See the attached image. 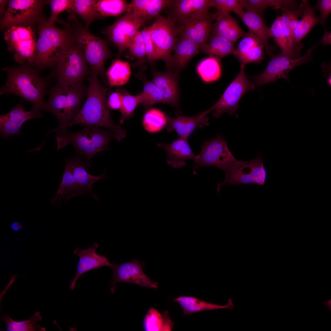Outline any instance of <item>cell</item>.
<instances>
[{
	"instance_id": "cell-1",
	"label": "cell",
	"mask_w": 331,
	"mask_h": 331,
	"mask_svg": "<svg viewBox=\"0 0 331 331\" xmlns=\"http://www.w3.org/2000/svg\"><path fill=\"white\" fill-rule=\"evenodd\" d=\"M88 81L86 101L76 117L65 128L77 124L106 127L112 131L115 139L121 140L125 137L126 131L112 121L106 98L107 89L100 84L95 74L92 73Z\"/></svg>"
},
{
	"instance_id": "cell-2",
	"label": "cell",
	"mask_w": 331,
	"mask_h": 331,
	"mask_svg": "<svg viewBox=\"0 0 331 331\" xmlns=\"http://www.w3.org/2000/svg\"><path fill=\"white\" fill-rule=\"evenodd\" d=\"M7 73L6 84L0 89V94H13L31 102L33 108L44 109V96L48 80L41 77L36 71L26 66L2 69Z\"/></svg>"
},
{
	"instance_id": "cell-3",
	"label": "cell",
	"mask_w": 331,
	"mask_h": 331,
	"mask_svg": "<svg viewBox=\"0 0 331 331\" xmlns=\"http://www.w3.org/2000/svg\"><path fill=\"white\" fill-rule=\"evenodd\" d=\"M57 151L69 144L74 147L76 154L81 155L87 166L91 158L97 153L109 150L108 145L114 134L99 127L85 125L82 130L72 133L66 128L56 131Z\"/></svg>"
},
{
	"instance_id": "cell-4",
	"label": "cell",
	"mask_w": 331,
	"mask_h": 331,
	"mask_svg": "<svg viewBox=\"0 0 331 331\" xmlns=\"http://www.w3.org/2000/svg\"><path fill=\"white\" fill-rule=\"evenodd\" d=\"M34 64L43 67L56 65L74 38V34L42 22L39 26Z\"/></svg>"
},
{
	"instance_id": "cell-5",
	"label": "cell",
	"mask_w": 331,
	"mask_h": 331,
	"mask_svg": "<svg viewBox=\"0 0 331 331\" xmlns=\"http://www.w3.org/2000/svg\"><path fill=\"white\" fill-rule=\"evenodd\" d=\"M86 90L83 86L76 88L58 85L48 92L49 98L45 103L44 109L53 113L57 118L59 126L49 133L65 128L81 110V106Z\"/></svg>"
},
{
	"instance_id": "cell-6",
	"label": "cell",
	"mask_w": 331,
	"mask_h": 331,
	"mask_svg": "<svg viewBox=\"0 0 331 331\" xmlns=\"http://www.w3.org/2000/svg\"><path fill=\"white\" fill-rule=\"evenodd\" d=\"M87 63L74 38L56 64L58 84L76 88L83 87Z\"/></svg>"
},
{
	"instance_id": "cell-7",
	"label": "cell",
	"mask_w": 331,
	"mask_h": 331,
	"mask_svg": "<svg viewBox=\"0 0 331 331\" xmlns=\"http://www.w3.org/2000/svg\"><path fill=\"white\" fill-rule=\"evenodd\" d=\"M224 180L218 184L217 191L226 185L250 184L259 186L265 183L267 173L264 160L259 153L257 157L244 162L236 160L225 172Z\"/></svg>"
},
{
	"instance_id": "cell-8",
	"label": "cell",
	"mask_w": 331,
	"mask_h": 331,
	"mask_svg": "<svg viewBox=\"0 0 331 331\" xmlns=\"http://www.w3.org/2000/svg\"><path fill=\"white\" fill-rule=\"evenodd\" d=\"M74 40L81 50L92 73L102 74L106 61L111 55L107 43L93 35L85 27H77Z\"/></svg>"
},
{
	"instance_id": "cell-9",
	"label": "cell",
	"mask_w": 331,
	"mask_h": 331,
	"mask_svg": "<svg viewBox=\"0 0 331 331\" xmlns=\"http://www.w3.org/2000/svg\"><path fill=\"white\" fill-rule=\"evenodd\" d=\"M245 65H240V71L234 80L225 90L219 100L211 107L200 113L205 116L214 111L213 116L216 118L220 116L225 112L230 115H237L236 110L239 107V102L243 96L248 91L253 90L255 87L248 79L245 72Z\"/></svg>"
},
{
	"instance_id": "cell-10",
	"label": "cell",
	"mask_w": 331,
	"mask_h": 331,
	"mask_svg": "<svg viewBox=\"0 0 331 331\" xmlns=\"http://www.w3.org/2000/svg\"><path fill=\"white\" fill-rule=\"evenodd\" d=\"M4 37L8 50L14 52L13 57L16 62L34 64L37 40L31 27H11L5 32Z\"/></svg>"
},
{
	"instance_id": "cell-11",
	"label": "cell",
	"mask_w": 331,
	"mask_h": 331,
	"mask_svg": "<svg viewBox=\"0 0 331 331\" xmlns=\"http://www.w3.org/2000/svg\"><path fill=\"white\" fill-rule=\"evenodd\" d=\"M236 160L226 140L219 134L202 144L200 153L194 161L193 173L196 174L197 169L205 166L217 167L225 172Z\"/></svg>"
},
{
	"instance_id": "cell-12",
	"label": "cell",
	"mask_w": 331,
	"mask_h": 331,
	"mask_svg": "<svg viewBox=\"0 0 331 331\" xmlns=\"http://www.w3.org/2000/svg\"><path fill=\"white\" fill-rule=\"evenodd\" d=\"M317 47L309 48L306 54L297 59L291 58L282 52L272 56L264 70L252 78V83L256 87L283 78L289 82L288 73L296 66L307 63L311 60L312 53Z\"/></svg>"
},
{
	"instance_id": "cell-13",
	"label": "cell",
	"mask_w": 331,
	"mask_h": 331,
	"mask_svg": "<svg viewBox=\"0 0 331 331\" xmlns=\"http://www.w3.org/2000/svg\"><path fill=\"white\" fill-rule=\"evenodd\" d=\"M151 37L155 51V60L164 61L167 67L179 36L176 25L168 17H156L151 25Z\"/></svg>"
},
{
	"instance_id": "cell-14",
	"label": "cell",
	"mask_w": 331,
	"mask_h": 331,
	"mask_svg": "<svg viewBox=\"0 0 331 331\" xmlns=\"http://www.w3.org/2000/svg\"><path fill=\"white\" fill-rule=\"evenodd\" d=\"M43 5L36 0H11L1 21V26L9 28L29 25L38 21Z\"/></svg>"
},
{
	"instance_id": "cell-15",
	"label": "cell",
	"mask_w": 331,
	"mask_h": 331,
	"mask_svg": "<svg viewBox=\"0 0 331 331\" xmlns=\"http://www.w3.org/2000/svg\"><path fill=\"white\" fill-rule=\"evenodd\" d=\"M218 16L208 10L183 21L177 27L179 36L194 42L200 48L207 43L211 35L213 21Z\"/></svg>"
},
{
	"instance_id": "cell-16",
	"label": "cell",
	"mask_w": 331,
	"mask_h": 331,
	"mask_svg": "<svg viewBox=\"0 0 331 331\" xmlns=\"http://www.w3.org/2000/svg\"><path fill=\"white\" fill-rule=\"evenodd\" d=\"M112 268L113 275L110 284L112 293L114 292L115 287L119 282H129L144 287L157 288L158 283L151 280L143 272L144 263L138 259L123 264L113 262Z\"/></svg>"
},
{
	"instance_id": "cell-17",
	"label": "cell",
	"mask_w": 331,
	"mask_h": 331,
	"mask_svg": "<svg viewBox=\"0 0 331 331\" xmlns=\"http://www.w3.org/2000/svg\"><path fill=\"white\" fill-rule=\"evenodd\" d=\"M42 116L39 110L32 107L29 111L25 110L18 103L9 112L0 116L1 136L6 139L10 136L20 134V128L27 120Z\"/></svg>"
},
{
	"instance_id": "cell-18",
	"label": "cell",
	"mask_w": 331,
	"mask_h": 331,
	"mask_svg": "<svg viewBox=\"0 0 331 331\" xmlns=\"http://www.w3.org/2000/svg\"><path fill=\"white\" fill-rule=\"evenodd\" d=\"M98 247V244L94 243L87 249L77 248L74 251V253L79 257V260L75 275L70 283L69 287L71 290L74 288L78 279L82 275L102 267H112V264L106 256L97 253L96 250Z\"/></svg>"
},
{
	"instance_id": "cell-19",
	"label": "cell",
	"mask_w": 331,
	"mask_h": 331,
	"mask_svg": "<svg viewBox=\"0 0 331 331\" xmlns=\"http://www.w3.org/2000/svg\"><path fill=\"white\" fill-rule=\"evenodd\" d=\"M210 2V0H173L169 8L168 17L176 25H178L185 20L208 10Z\"/></svg>"
},
{
	"instance_id": "cell-20",
	"label": "cell",
	"mask_w": 331,
	"mask_h": 331,
	"mask_svg": "<svg viewBox=\"0 0 331 331\" xmlns=\"http://www.w3.org/2000/svg\"><path fill=\"white\" fill-rule=\"evenodd\" d=\"M237 14L248 27L249 32L260 40L267 53L271 55L275 49L269 42V38H272V35L270 28L265 25L262 16L243 10Z\"/></svg>"
},
{
	"instance_id": "cell-21",
	"label": "cell",
	"mask_w": 331,
	"mask_h": 331,
	"mask_svg": "<svg viewBox=\"0 0 331 331\" xmlns=\"http://www.w3.org/2000/svg\"><path fill=\"white\" fill-rule=\"evenodd\" d=\"M66 160L71 169L75 183L81 195L90 193L96 200H99L98 198L92 192V185L94 182L100 180L108 178L104 175L106 170L100 175L94 176L87 171L85 164L80 157L77 156Z\"/></svg>"
},
{
	"instance_id": "cell-22",
	"label": "cell",
	"mask_w": 331,
	"mask_h": 331,
	"mask_svg": "<svg viewBox=\"0 0 331 331\" xmlns=\"http://www.w3.org/2000/svg\"><path fill=\"white\" fill-rule=\"evenodd\" d=\"M200 50L199 46L192 41L183 37L178 39L167 67L169 71L179 75L186 66L189 61Z\"/></svg>"
},
{
	"instance_id": "cell-23",
	"label": "cell",
	"mask_w": 331,
	"mask_h": 331,
	"mask_svg": "<svg viewBox=\"0 0 331 331\" xmlns=\"http://www.w3.org/2000/svg\"><path fill=\"white\" fill-rule=\"evenodd\" d=\"M158 146L167 153V163L174 168H181L186 165L185 161L196 160L197 155L192 151L188 140L178 138L169 144L158 143Z\"/></svg>"
},
{
	"instance_id": "cell-24",
	"label": "cell",
	"mask_w": 331,
	"mask_h": 331,
	"mask_svg": "<svg viewBox=\"0 0 331 331\" xmlns=\"http://www.w3.org/2000/svg\"><path fill=\"white\" fill-rule=\"evenodd\" d=\"M167 131L170 132L174 130L177 133L178 138L187 140L196 128H201L209 124L207 117L202 116L199 114L194 116H181L176 118L167 115Z\"/></svg>"
},
{
	"instance_id": "cell-25",
	"label": "cell",
	"mask_w": 331,
	"mask_h": 331,
	"mask_svg": "<svg viewBox=\"0 0 331 331\" xmlns=\"http://www.w3.org/2000/svg\"><path fill=\"white\" fill-rule=\"evenodd\" d=\"M152 82L161 92L168 104L178 109L179 93L178 86V75L170 71L153 72Z\"/></svg>"
},
{
	"instance_id": "cell-26",
	"label": "cell",
	"mask_w": 331,
	"mask_h": 331,
	"mask_svg": "<svg viewBox=\"0 0 331 331\" xmlns=\"http://www.w3.org/2000/svg\"><path fill=\"white\" fill-rule=\"evenodd\" d=\"M300 20L298 21L294 33L295 45L296 50L300 52L303 47L301 41L314 27L319 23V18L314 13L308 1L302 0L298 9Z\"/></svg>"
},
{
	"instance_id": "cell-27",
	"label": "cell",
	"mask_w": 331,
	"mask_h": 331,
	"mask_svg": "<svg viewBox=\"0 0 331 331\" xmlns=\"http://www.w3.org/2000/svg\"><path fill=\"white\" fill-rule=\"evenodd\" d=\"M215 20L211 33L222 36L234 43L245 33L236 19L229 13L218 15Z\"/></svg>"
},
{
	"instance_id": "cell-28",
	"label": "cell",
	"mask_w": 331,
	"mask_h": 331,
	"mask_svg": "<svg viewBox=\"0 0 331 331\" xmlns=\"http://www.w3.org/2000/svg\"><path fill=\"white\" fill-rule=\"evenodd\" d=\"M173 0H133L131 9L144 23L159 15L163 10L169 8Z\"/></svg>"
},
{
	"instance_id": "cell-29",
	"label": "cell",
	"mask_w": 331,
	"mask_h": 331,
	"mask_svg": "<svg viewBox=\"0 0 331 331\" xmlns=\"http://www.w3.org/2000/svg\"><path fill=\"white\" fill-rule=\"evenodd\" d=\"M182 309L183 312L185 315H190L197 312L220 309H229L232 310L234 307L233 302L229 299L227 303L221 305L200 300L194 297L180 296L175 299Z\"/></svg>"
},
{
	"instance_id": "cell-30",
	"label": "cell",
	"mask_w": 331,
	"mask_h": 331,
	"mask_svg": "<svg viewBox=\"0 0 331 331\" xmlns=\"http://www.w3.org/2000/svg\"><path fill=\"white\" fill-rule=\"evenodd\" d=\"M243 9L261 16L268 7L278 10L286 9L296 10L299 6L297 2L293 0H240Z\"/></svg>"
},
{
	"instance_id": "cell-31",
	"label": "cell",
	"mask_w": 331,
	"mask_h": 331,
	"mask_svg": "<svg viewBox=\"0 0 331 331\" xmlns=\"http://www.w3.org/2000/svg\"><path fill=\"white\" fill-rule=\"evenodd\" d=\"M209 42L200 49L202 52L219 61L228 55H233L235 51L234 44L225 38L212 34L209 38Z\"/></svg>"
},
{
	"instance_id": "cell-32",
	"label": "cell",
	"mask_w": 331,
	"mask_h": 331,
	"mask_svg": "<svg viewBox=\"0 0 331 331\" xmlns=\"http://www.w3.org/2000/svg\"><path fill=\"white\" fill-rule=\"evenodd\" d=\"M65 163V170L62 181L56 196L51 199L52 204L59 203L63 199L67 200L72 197L81 195L75 183L70 166L66 160Z\"/></svg>"
},
{
	"instance_id": "cell-33",
	"label": "cell",
	"mask_w": 331,
	"mask_h": 331,
	"mask_svg": "<svg viewBox=\"0 0 331 331\" xmlns=\"http://www.w3.org/2000/svg\"><path fill=\"white\" fill-rule=\"evenodd\" d=\"M131 74L129 63L118 59L113 61L106 72L110 87L124 85L129 80Z\"/></svg>"
},
{
	"instance_id": "cell-34",
	"label": "cell",
	"mask_w": 331,
	"mask_h": 331,
	"mask_svg": "<svg viewBox=\"0 0 331 331\" xmlns=\"http://www.w3.org/2000/svg\"><path fill=\"white\" fill-rule=\"evenodd\" d=\"M173 324L166 311L162 315L157 310L150 309L144 320V329L146 331H171Z\"/></svg>"
},
{
	"instance_id": "cell-35",
	"label": "cell",
	"mask_w": 331,
	"mask_h": 331,
	"mask_svg": "<svg viewBox=\"0 0 331 331\" xmlns=\"http://www.w3.org/2000/svg\"><path fill=\"white\" fill-rule=\"evenodd\" d=\"M96 0H74L72 11L84 21L85 27L88 29L95 20L100 18L96 7Z\"/></svg>"
},
{
	"instance_id": "cell-36",
	"label": "cell",
	"mask_w": 331,
	"mask_h": 331,
	"mask_svg": "<svg viewBox=\"0 0 331 331\" xmlns=\"http://www.w3.org/2000/svg\"><path fill=\"white\" fill-rule=\"evenodd\" d=\"M281 13L280 23L288 44L292 49L300 53L295 49L294 40L295 31L299 17L298 9L290 10L283 9Z\"/></svg>"
},
{
	"instance_id": "cell-37",
	"label": "cell",
	"mask_w": 331,
	"mask_h": 331,
	"mask_svg": "<svg viewBox=\"0 0 331 331\" xmlns=\"http://www.w3.org/2000/svg\"><path fill=\"white\" fill-rule=\"evenodd\" d=\"M131 7L130 4L124 0H98L96 3L100 18L120 15L126 13Z\"/></svg>"
},
{
	"instance_id": "cell-38",
	"label": "cell",
	"mask_w": 331,
	"mask_h": 331,
	"mask_svg": "<svg viewBox=\"0 0 331 331\" xmlns=\"http://www.w3.org/2000/svg\"><path fill=\"white\" fill-rule=\"evenodd\" d=\"M1 318L6 325L7 331H45L46 329L36 324V322L42 319L39 312H36L28 320L20 321H14L8 315H5Z\"/></svg>"
},
{
	"instance_id": "cell-39",
	"label": "cell",
	"mask_w": 331,
	"mask_h": 331,
	"mask_svg": "<svg viewBox=\"0 0 331 331\" xmlns=\"http://www.w3.org/2000/svg\"><path fill=\"white\" fill-rule=\"evenodd\" d=\"M114 24L131 41L139 31V29L140 26L144 24L131 8Z\"/></svg>"
},
{
	"instance_id": "cell-40",
	"label": "cell",
	"mask_w": 331,
	"mask_h": 331,
	"mask_svg": "<svg viewBox=\"0 0 331 331\" xmlns=\"http://www.w3.org/2000/svg\"><path fill=\"white\" fill-rule=\"evenodd\" d=\"M220 61L209 57L201 61L198 65L197 70L199 75L205 82H211L218 79L221 75Z\"/></svg>"
},
{
	"instance_id": "cell-41",
	"label": "cell",
	"mask_w": 331,
	"mask_h": 331,
	"mask_svg": "<svg viewBox=\"0 0 331 331\" xmlns=\"http://www.w3.org/2000/svg\"><path fill=\"white\" fill-rule=\"evenodd\" d=\"M270 29L272 38L281 50V52L293 59L300 57V53L292 49L289 46L282 30L280 23V16L278 15L272 24Z\"/></svg>"
},
{
	"instance_id": "cell-42",
	"label": "cell",
	"mask_w": 331,
	"mask_h": 331,
	"mask_svg": "<svg viewBox=\"0 0 331 331\" xmlns=\"http://www.w3.org/2000/svg\"><path fill=\"white\" fill-rule=\"evenodd\" d=\"M143 122V127L147 131L150 133L157 132L166 127L167 115L158 109L152 108L145 114Z\"/></svg>"
},
{
	"instance_id": "cell-43",
	"label": "cell",
	"mask_w": 331,
	"mask_h": 331,
	"mask_svg": "<svg viewBox=\"0 0 331 331\" xmlns=\"http://www.w3.org/2000/svg\"><path fill=\"white\" fill-rule=\"evenodd\" d=\"M140 94L141 103L146 108L158 103H165L161 92L152 81L145 82L143 91Z\"/></svg>"
},
{
	"instance_id": "cell-44",
	"label": "cell",
	"mask_w": 331,
	"mask_h": 331,
	"mask_svg": "<svg viewBox=\"0 0 331 331\" xmlns=\"http://www.w3.org/2000/svg\"><path fill=\"white\" fill-rule=\"evenodd\" d=\"M103 33L108 36L109 40L117 47L119 56L128 48L131 41L114 24L108 27L104 31Z\"/></svg>"
},
{
	"instance_id": "cell-45",
	"label": "cell",
	"mask_w": 331,
	"mask_h": 331,
	"mask_svg": "<svg viewBox=\"0 0 331 331\" xmlns=\"http://www.w3.org/2000/svg\"><path fill=\"white\" fill-rule=\"evenodd\" d=\"M142 102L140 94L133 96L129 94L123 95L121 107L120 109L122 116L120 120L121 124L123 123L132 115L137 105Z\"/></svg>"
},
{
	"instance_id": "cell-46",
	"label": "cell",
	"mask_w": 331,
	"mask_h": 331,
	"mask_svg": "<svg viewBox=\"0 0 331 331\" xmlns=\"http://www.w3.org/2000/svg\"><path fill=\"white\" fill-rule=\"evenodd\" d=\"M260 44H262L261 41L254 35L249 32L245 33L238 44L233 55L239 61L248 51Z\"/></svg>"
},
{
	"instance_id": "cell-47",
	"label": "cell",
	"mask_w": 331,
	"mask_h": 331,
	"mask_svg": "<svg viewBox=\"0 0 331 331\" xmlns=\"http://www.w3.org/2000/svg\"><path fill=\"white\" fill-rule=\"evenodd\" d=\"M210 5L216 9L218 15L231 12L237 14L243 10L240 0H210Z\"/></svg>"
},
{
	"instance_id": "cell-48",
	"label": "cell",
	"mask_w": 331,
	"mask_h": 331,
	"mask_svg": "<svg viewBox=\"0 0 331 331\" xmlns=\"http://www.w3.org/2000/svg\"><path fill=\"white\" fill-rule=\"evenodd\" d=\"M131 54L138 60L135 66L144 63L146 56L145 46L142 36L139 31L131 40L128 48Z\"/></svg>"
},
{
	"instance_id": "cell-49",
	"label": "cell",
	"mask_w": 331,
	"mask_h": 331,
	"mask_svg": "<svg viewBox=\"0 0 331 331\" xmlns=\"http://www.w3.org/2000/svg\"><path fill=\"white\" fill-rule=\"evenodd\" d=\"M51 9V16L48 22L54 24L58 16L65 10H70L72 8L74 0H52L48 1Z\"/></svg>"
},
{
	"instance_id": "cell-50",
	"label": "cell",
	"mask_w": 331,
	"mask_h": 331,
	"mask_svg": "<svg viewBox=\"0 0 331 331\" xmlns=\"http://www.w3.org/2000/svg\"><path fill=\"white\" fill-rule=\"evenodd\" d=\"M264 47L262 44L255 46L246 54L238 61L240 65L249 63H259L265 59Z\"/></svg>"
},
{
	"instance_id": "cell-51",
	"label": "cell",
	"mask_w": 331,
	"mask_h": 331,
	"mask_svg": "<svg viewBox=\"0 0 331 331\" xmlns=\"http://www.w3.org/2000/svg\"><path fill=\"white\" fill-rule=\"evenodd\" d=\"M151 25L145 27L140 32L143 41L147 60L152 62L155 60V51L151 37Z\"/></svg>"
},
{
	"instance_id": "cell-52",
	"label": "cell",
	"mask_w": 331,
	"mask_h": 331,
	"mask_svg": "<svg viewBox=\"0 0 331 331\" xmlns=\"http://www.w3.org/2000/svg\"><path fill=\"white\" fill-rule=\"evenodd\" d=\"M312 8L314 12L319 10V23L324 27L326 20L331 12V0H318L316 5Z\"/></svg>"
},
{
	"instance_id": "cell-53",
	"label": "cell",
	"mask_w": 331,
	"mask_h": 331,
	"mask_svg": "<svg viewBox=\"0 0 331 331\" xmlns=\"http://www.w3.org/2000/svg\"><path fill=\"white\" fill-rule=\"evenodd\" d=\"M123 94L118 92L112 93L107 99L108 105L112 109H120L121 107Z\"/></svg>"
},
{
	"instance_id": "cell-54",
	"label": "cell",
	"mask_w": 331,
	"mask_h": 331,
	"mask_svg": "<svg viewBox=\"0 0 331 331\" xmlns=\"http://www.w3.org/2000/svg\"><path fill=\"white\" fill-rule=\"evenodd\" d=\"M321 44L325 46L331 44V33L326 29H325L324 34L321 39L316 46H317Z\"/></svg>"
},
{
	"instance_id": "cell-55",
	"label": "cell",
	"mask_w": 331,
	"mask_h": 331,
	"mask_svg": "<svg viewBox=\"0 0 331 331\" xmlns=\"http://www.w3.org/2000/svg\"><path fill=\"white\" fill-rule=\"evenodd\" d=\"M23 225L20 222L15 221L13 222L10 225V227L12 230L14 232L20 231L23 227Z\"/></svg>"
},
{
	"instance_id": "cell-56",
	"label": "cell",
	"mask_w": 331,
	"mask_h": 331,
	"mask_svg": "<svg viewBox=\"0 0 331 331\" xmlns=\"http://www.w3.org/2000/svg\"><path fill=\"white\" fill-rule=\"evenodd\" d=\"M323 304L324 305L327 306L329 308V311L331 310V299H329L328 300H327L325 301H323L322 302Z\"/></svg>"
},
{
	"instance_id": "cell-57",
	"label": "cell",
	"mask_w": 331,
	"mask_h": 331,
	"mask_svg": "<svg viewBox=\"0 0 331 331\" xmlns=\"http://www.w3.org/2000/svg\"><path fill=\"white\" fill-rule=\"evenodd\" d=\"M0 13L2 14V13L3 11V9L4 8L5 6V5L6 4V1L5 0H0Z\"/></svg>"
}]
</instances>
